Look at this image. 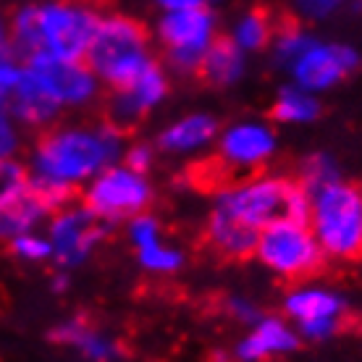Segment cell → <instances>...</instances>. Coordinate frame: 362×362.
<instances>
[{
  "label": "cell",
  "mask_w": 362,
  "mask_h": 362,
  "mask_svg": "<svg viewBox=\"0 0 362 362\" xmlns=\"http://www.w3.org/2000/svg\"><path fill=\"white\" fill-rule=\"evenodd\" d=\"M223 310H226V315L231 320H236V323H242L247 328L255 326L265 315L263 310H260V305L252 302L250 297H245V294H231V297H226L223 299Z\"/></svg>",
  "instance_id": "cell-31"
},
{
  "label": "cell",
  "mask_w": 362,
  "mask_h": 362,
  "mask_svg": "<svg viewBox=\"0 0 362 362\" xmlns=\"http://www.w3.org/2000/svg\"><path fill=\"white\" fill-rule=\"evenodd\" d=\"M308 197V226L326 260H362V187L341 179L310 192Z\"/></svg>",
  "instance_id": "cell-5"
},
{
  "label": "cell",
  "mask_w": 362,
  "mask_h": 362,
  "mask_svg": "<svg viewBox=\"0 0 362 362\" xmlns=\"http://www.w3.org/2000/svg\"><path fill=\"white\" fill-rule=\"evenodd\" d=\"M21 71H24V64L18 61L16 55L0 58V98L8 100V95L16 90L18 79H21Z\"/></svg>",
  "instance_id": "cell-33"
},
{
  "label": "cell",
  "mask_w": 362,
  "mask_h": 362,
  "mask_svg": "<svg viewBox=\"0 0 362 362\" xmlns=\"http://www.w3.org/2000/svg\"><path fill=\"white\" fill-rule=\"evenodd\" d=\"M121 163H127L129 168H134L139 173H147L155 163V147L150 142H127Z\"/></svg>",
  "instance_id": "cell-32"
},
{
  "label": "cell",
  "mask_w": 362,
  "mask_h": 362,
  "mask_svg": "<svg viewBox=\"0 0 362 362\" xmlns=\"http://www.w3.org/2000/svg\"><path fill=\"white\" fill-rule=\"evenodd\" d=\"M160 11H192V8H213L216 0H155Z\"/></svg>",
  "instance_id": "cell-34"
},
{
  "label": "cell",
  "mask_w": 362,
  "mask_h": 362,
  "mask_svg": "<svg viewBox=\"0 0 362 362\" xmlns=\"http://www.w3.org/2000/svg\"><path fill=\"white\" fill-rule=\"evenodd\" d=\"M21 64L61 110H82L100 98L103 84L84 61H58L47 55H35Z\"/></svg>",
  "instance_id": "cell-12"
},
{
  "label": "cell",
  "mask_w": 362,
  "mask_h": 362,
  "mask_svg": "<svg viewBox=\"0 0 362 362\" xmlns=\"http://www.w3.org/2000/svg\"><path fill=\"white\" fill-rule=\"evenodd\" d=\"M108 223L100 221L82 199H71L69 205L58 208L53 216L47 218V242L53 260L61 271H74L82 268L92 260V255L98 252V247L108 236Z\"/></svg>",
  "instance_id": "cell-9"
},
{
  "label": "cell",
  "mask_w": 362,
  "mask_h": 362,
  "mask_svg": "<svg viewBox=\"0 0 362 362\" xmlns=\"http://www.w3.org/2000/svg\"><path fill=\"white\" fill-rule=\"evenodd\" d=\"M18 150H21V127L8 110V100L0 98V160L16 158Z\"/></svg>",
  "instance_id": "cell-30"
},
{
  "label": "cell",
  "mask_w": 362,
  "mask_h": 362,
  "mask_svg": "<svg viewBox=\"0 0 362 362\" xmlns=\"http://www.w3.org/2000/svg\"><path fill=\"white\" fill-rule=\"evenodd\" d=\"M346 8H349V0H294L297 16L302 21H310V24L328 21Z\"/></svg>",
  "instance_id": "cell-29"
},
{
  "label": "cell",
  "mask_w": 362,
  "mask_h": 362,
  "mask_svg": "<svg viewBox=\"0 0 362 362\" xmlns=\"http://www.w3.org/2000/svg\"><path fill=\"white\" fill-rule=\"evenodd\" d=\"M103 11L92 0H42L16 8L8 18L11 42L18 61L47 55L58 61H84Z\"/></svg>",
  "instance_id": "cell-3"
},
{
  "label": "cell",
  "mask_w": 362,
  "mask_h": 362,
  "mask_svg": "<svg viewBox=\"0 0 362 362\" xmlns=\"http://www.w3.org/2000/svg\"><path fill=\"white\" fill-rule=\"evenodd\" d=\"M50 339L55 344L71 346L90 362H118L124 357V346L116 336L108 331L92 326L84 317H69L61 320L58 326L50 331Z\"/></svg>",
  "instance_id": "cell-16"
},
{
  "label": "cell",
  "mask_w": 362,
  "mask_h": 362,
  "mask_svg": "<svg viewBox=\"0 0 362 362\" xmlns=\"http://www.w3.org/2000/svg\"><path fill=\"white\" fill-rule=\"evenodd\" d=\"M153 199L155 189L147 173L134 171L121 160L100 171L90 184L82 187V202L108 226L145 213Z\"/></svg>",
  "instance_id": "cell-8"
},
{
  "label": "cell",
  "mask_w": 362,
  "mask_h": 362,
  "mask_svg": "<svg viewBox=\"0 0 362 362\" xmlns=\"http://www.w3.org/2000/svg\"><path fill=\"white\" fill-rule=\"evenodd\" d=\"M346 11H352V13H362V0H349V8Z\"/></svg>",
  "instance_id": "cell-37"
},
{
  "label": "cell",
  "mask_w": 362,
  "mask_h": 362,
  "mask_svg": "<svg viewBox=\"0 0 362 362\" xmlns=\"http://www.w3.org/2000/svg\"><path fill=\"white\" fill-rule=\"evenodd\" d=\"M199 76L218 90L234 87L236 82H242L247 74V55L228 40V37H218L205 53L202 64H199Z\"/></svg>",
  "instance_id": "cell-19"
},
{
  "label": "cell",
  "mask_w": 362,
  "mask_h": 362,
  "mask_svg": "<svg viewBox=\"0 0 362 362\" xmlns=\"http://www.w3.org/2000/svg\"><path fill=\"white\" fill-rule=\"evenodd\" d=\"M308 192L297 176L257 171L213 189L205 245L226 260L252 257L257 236L279 221H308Z\"/></svg>",
  "instance_id": "cell-1"
},
{
  "label": "cell",
  "mask_w": 362,
  "mask_h": 362,
  "mask_svg": "<svg viewBox=\"0 0 362 362\" xmlns=\"http://www.w3.org/2000/svg\"><path fill=\"white\" fill-rule=\"evenodd\" d=\"M8 110L13 113L18 127L32 129V132H45V129L55 127V121L64 113L27 69L21 71L16 90L8 95Z\"/></svg>",
  "instance_id": "cell-18"
},
{
  "label": "cell",
  "mask_w": 362,
  "mask_h": 362,
  "mask_svg": "<svg viewBox=\"0 0 362 362\" xmlns=\"http://www.w3.org/2000/svg\"><path fill=\"white\" fill-rule=\"evenodd\" d=\"M168 90H171V84H168L165 69L160 64H153L129 84L110 90L108 100H105L108 121L127 132L134 124H139L150 110L158 108L168 98Z\"/></svg>",
  "instance_id": "cell-14"
},
{
  "label": "cell",
  "mask_w": 362,
  "mask_h": 362,
  "mask_svg": "<svg viewBox=\"0 0 362 362\" xmlns=\"http://www.w3.org/2000/svg\"><path fill=\"white\" fill-rule=\"evenodd\" d=\"M13 53V42H11V29H8V18L0 16V58H11Z\"/></svg>",
  "instance_id": "cell-35"
},
{
  "label": "cell",
  "mask_w": 362,
  "mask_h": 362,
  "mask_svg": "<svg viewBox=\"0 0 362 362\" xmlns=\"http://www.w3.org/2000/svg\"><path fill=\"white\" fill-rule=\"evenodd\" d=\"M216 142V158L210 165H216L218 171H223L226 176H236V179L263 171L279 150V136L273 127L257 118L228 124L226 129H221Z\"/></svg>",
  "instance_id": "cell-10"
},
{
  "label": "cell",
  "mask_w": 362,
  "mask_h": 362,
  "mask_svg": "<svg viewBox=\"0 0 362 362\" xmlns=\"http://www.w3.org/2000/svg\"><path fill=\"white\" fill-rule=\"evenodd\" d=\"M362 64V55L346 42H328L315 37V42L299 55L297 61L289 66L291 84L302 90L323 95L352 76Z\"/></svg>",
  "instance_id": "cell-13"
},
{
  "label": "cell",
  "mask_w": 362,
  "mask_h": 362,
  "mask_svg": "<svg viewBox=\"0 0 362 362\" xmlns=\"http://www.w3.org/2000/svg\"><path fill=\"white\" fill-rule=\"evenodd\" d=\"M299 184L305 187V192H315L320 187H328L334 181H341V165L331 153H310L297 171Z\"/></svg>",
  "instance_id": "cell-25"
},
{
  "label": "cell",
  "mask_w": 362,
  "mask_h": 362,
  "mask_svg": "<svg viewBox=\"0 0 362 362\" xmlns=\"http://www.w3.org/2000/svg\"><path fill=\"white\" fill-rule=\"evenodd\" d=\"M299 346V331L289 317L263 315L255 326L247 328L242 341L234 346V360L265 362L273 357L291 354Z\"/></svg>",
  "instance_id": "cell-15"
},
{
  "label": "cell",
  "mask_w": 362,
  "mask_h": 362,
  "mask_svg": "<svg viewBox=\"0 0 362 362\" xmlns=\"http://www.w3.org/2000/svg\"><path fill=\"white\" fill-rule=\"evenodd\" d=\"M127 150V132L116 124H61L40 132L29 150V181L64 192L82 189L100 171L118 163Z\"/></svg>",
  "instance_id": "cell-2"
},
{
  "label": "cell",
  "mask_w": 362,
  "mask_h": 362,
  "mask_svg": "<svg viewBox=\"0 0 362 362\" xmlns=\"http://www.w3.org/2000/svg\"><path fill=\"white\" fill-rule=\"evenodd\" d=\"M252 257L276 279L289 284L315 276L326 263V255L308 221H279L265 226L257 236Z\"/></svg>",
  "instance_id": "cell-6"
},
{
  "label": "cell",
  "mask_w": 362,
  "mask_h": 362,
  "mask_svg": "<svg viewBox=\"0 0 362 362\" xmlns=\"http://www.w3.org/2000/svg\"><path fill=\"white\" fill-rule=\"evenodd\" d=\"M221 134V124L216 116L210 113H189L171 121L168 127L158 134V147L165 155H176V158H189L202 150H208Z\"/></svg>",
  "instance_id": "cell-17"
},
{
  "label": "cell",
  "mask_w": 362,
  "mask_h": 362,
  "mask_svg": "<svg viewBox=\"0 0 362 362\" xmlns=\"http://www.w3.org/2000/svg\"><path fill=\"white\" fill-rule=\"evenodd\" d=\"M29 187V171L16 158H3L0 160V210L8 208L11 202L24 194Z\"/></svg>",
  "instance_id": "cell-26"
},
{
  "label": "cell",
  "mask_w": 362,
  "mask_h": 362,
  "mask_svg": "<svg viewBox=\"0 0 362 362\" xmlns=\"http://www.w3.org/2000/svg\"><path fill=\"white\" fill-rule=\"evenodd\" d=\"M134 255L139 268L145 273H150V276H173L184 265V252H181L179 247L165 245L163 236L145 247H136Z\"/></svg>",
  "instance_id": "cell-24"
},
{
  "label": "cell",
  "mask_w": 362,
  "mask_h": 362,
  "mask_svg": "<svg viewBox=\"0 0 362 362\" xmlns=\"http://www.w3.org/2000/svg\"><path fill=\"white\" fill-rule=\"evenodd\" d=\"M50 216H53V210L47 208L45 199L27 187L24 194H18L8 208L0 210V242H11L21 234L40 231V226Z\"/></svg>",
  "instance_id": "cell-20"
},
{
  "label": "cell",
  "mask_w": 362,
  "mask_h": 362,
  "mask_svg": "<svg viewBox=\"0 0 362 362\" xmlns=\"http://www.w3.org/2000/svg\"><path fill=\"white\" fill-rule=\"evenodd\" d=\"M273 32H276V21L271 18V13L263 8H250L231 21L228 40L245 55H252L271 47Z\"/></svg>",
  "instance_id": "cell-21"
},
{
  "label": "cell",
  "mask_w": 362,
  "mask_h": 362,
  "mask_svg": "<svg viewBox=\"0 0 362 362\" xmlns=\"http://www.w3.org/2000/svg\"><path fill=\"white\" fill-rule=\"evenodd\" d=\"M155 40L163 50L165 66L173 74H197L205 53L218 40L216 11H160V18L155 24Z\"/></svg>",
  "instance_id": "cell-7"
},
{
  "label": "cell",
  "mask_w": 362,
  "mask_h": 362,
  "mask_svg": "<svg viewBox=\"0 0 362 362\" xmlns=\"http://www.w3.org/2000/svg\"><path fill=\"white\" fill-rule=\"evenodd\" d=\"M160 236H163V226H160V221H158L153 213H147V210L127 221V239L134 250L136 247L150 245V242L160 239Z\"/></svg>",
  "instance_id": "cell-28"
},
{
  "label": "cell",
  "mask_w": 362,
  "mask_h": 362,
  "mask_svg": "<svg viewBox=\"0 0 362 362\" xmlns=\"http://www.w3.org/2000/svg\"><path fill=\"white\" fill-rule=\"evenodd\" d=\"M84 64L95 71L103 87L116 90L158 64V58L153 53V40L145 24L129 13L110 11L100 18Z\"/></svg>",
  "instance_id": "cell-4"
},
{
  "label": "cell",
  "mask_w": 362,
  "mask_h": 362,
  "mask_svg": "<svg viewBox=\"0 0 362 362\" xmlns=\"http://www.w3.org/2000/svg\"><path fill=\"white\" fill-rule=\"evenodd\" d=\"M11 252L16 255L18 260L24 263H47L53 252H50V242L42 231H29V234H21L16 239L8 242Z\"/></svg>",
  "instance_id": "cell-27"
},
{
  "label": "cell",
  "mask_w": 362,
  "mask_h": 362,
  "mask_svg": "<svg viewBox=\"0 0 362 362\" xmlns=\"http://www.w3.org/2000/svg\"><path fill=\"white\" fill-rule=\"evenodd\" d=\"M313 42H315V35H313L308 27H302V24H281V27H276V32H273V40L268 50H271L273 64L279 66V69H284V71H289V66L294 64Z\"/></svg>",
  "instance_id": "cell-23"
},
{
  "label": "cell",
  "mask_w": 362,
  "mask_h": 362,
  "mask_svg": "<svg viewBox=\"0 0 362 362\" xmlns=\"http://www.w3.org/2000/svg\"><path fill=\"white\" fill-rule=\"evenodd\" d=\"M284 317H289L302 339L328 341L346 323L344 294L320 284H294L284 297Z\"/></svg>",
  "instance_id": "cell-11"
},
{
  "label": "cell",
  "mask_w": 362,
  "mask_h": 362,
  "mask_svg": "<svg viewBox=\"0 0 362 362\" xmlns=\"http://www.w3.org/2000/svg\"><path fill=\"white\" fill-rule=\"evenodd\" d=\"M69 284H71V281H69L66 271H61V273H55L53 276V284H50V286H53L55 294H64V291H69Z\"/></svg>",
  "instance_id": "cell-36"
},
{
  "label": "cell",
  "mask_w": 362,
  "mask_h": 362,
  "mask_svg": "<svg viewBox=\"0 0 362 362\" xmlns=\"http://www.w3.org/2000/svg\"><path fill=\"white\" fill-rule=\"evenodd\" d=\"M323 113V105H320V98L315 92H308L297 87V84H286L281 87L276 100H273V118L279 124H286V127H305V124H313L317 121Z\"/></svg>",
  "instance_id": "cell-22"
}]
</instances>
